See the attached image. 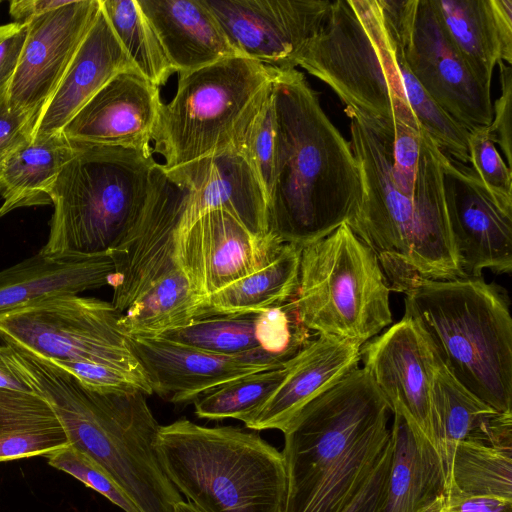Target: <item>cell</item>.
I'll use <instances>...</instances> for the list:
<instances>
[{
    "label": "cell",
    "instance_id": "obj_33",
    "mask_svg": "<svg viewBox=\"0 0 512 512\" xmlns=\"http://www.w3.org/2000/svg\"><path fill=\"white\" fill-rule=\"evenodd\" d=\"M451 485L472 496L512 500V446L460 442L453 458Z\"/></svg>",
    "mask_w": 512,
    "mask_h": 512
},
{
    "label": "cell",
    "instance_id": "obj_15",
    "mask_svg": "<svg viewBox=\"0 0 512 512\" xmlns=\"http://www.w3.org/2000/svg\"><path fill=\"white\" fill-rule=\"evenodd\" d=\"M100 7V0H69L28 22L26 40L8 91V103L13 110L36 122Z\"/></svg>",
    "mask_w": 512,
    "mask_h": 512
},
{
    "label": "cell",
    "instance_id": "obj_29",
    "mask_svg": "<svg viewBox=\"0 0 512 512\" xmlns=\"http://www.w3.org/2000/svg\"><path fill=\"white\" fill-rule=\"evenodd\" d=\"M78 144L62 134L31 139L0 164V218L26 206L50 203L49 192Z\"/></svg>",
    "mask_w": 512,
    "mask_h": 512
},
{
    "label": "cell",
    "instance_id": "obj_7",
    "mask_svg": "<svg viewBox=\"0 0 512 512\" xmlns=\"http://www.w3.org/2000/svg\"><path fill=\"white\" fill-rule=\"evenodd\" d=\"M78 144L49 192L48 257L108 255L145 210L158 169L153 155Z\"/></svg>",
    "mask_w": 512,
    "mask_h": 512
},
{
    "label": "cell",
    "instance_id": "obj_39",
    "mask_svg": "<svg viewBox=\"0 0 512 512\" xmlns=\"http://www.w3.org/2000/svg\"><path fill=\"white\" fill-rule=\"evenodd\" d=\"M46 457L50 466L73 476L124 512H139L104 469L71 444L51 452Z\"/></svg>",
    "mask_w": 512,
    "mask_h": 512
},
{
    "label": "cell",
    "instance_id": "obj_16",
    "mask_svg": "<svg viewBox=\"0 0 512 512\" xmlns=\"http://www.w3.org/2000/svg\"><path fill=\"white\" fill-rule=\"evenodd\" d=\"M283 244L272 234H253L224 210H211L177 234L175 258L202 298L262 268Z\"/></svg>",
    "mask_w": 512,
    "mask_h": 512
},
{
    "label": "cell",
    "instance_id": "obj_31",
    "mask_svg": "<svg viewBox=\"0 0 512 512\" xmlns=\"http://www.w3.org/2000/svg\"><path fill=\"white\" fill-rule=\"evenodd\" d=\"M69 444L45 398L34 391L0 389V462L47 456Z\"/></svg>",
    "mask_w": 512,
    "mask_h": 512
},
{
    "label": "cell",
    "instance_id": "obj_13",
    "mask_svg": "<svg viewBox=\"0 0 512 512\" xmlns=\"http://www.w3.org/2000/svg\"><path fill=\"white\" fill-rule=\"evenodd\" d=\"M400 52L426 93L468 131L489 127L493 119L490 89L473 75L448 40L430 0H418L410 34Z\"/></svg>",
    "mask_w": 512,
    "mask_h": 512
},
{
    "label": "cell",
    "instance_id": "obj_37",
    "mask_svg": "<svg viewBox=\"0 0 512 512\" xmlns=\"http://www.w3.org/2000/svg\"><path fill=\"white\" fill-rule=\"evenodd\" d=\"M231 148L249 162L264 187L267 199L274 152L272 83L242 120Z\"/></svg>",
    "mask_w": 512,
    "mask_h": 512
},
{
    "label": "cell",
    "instance_id": "obj_24",
    "mask_svg": "<svg viewBox=\"0 0 512 512\" xmlns=\"http://www.w3.org/2000/svg\"><path fill=\"white\" fill-rule=\"evenodd\" d=\"M432 444L445 473V487L457 445L475 440L512 446V412H500L472 394L448 371L441 359L431 395Z\"/></svg>",
    "mask_w": 512,
    "mask_h": 512
},
{
    "label": "cell",
    "instance_id": "obj_36",
    "mask_svg": "<svg viewBox=\"0 0 512 512\" xmlns=\"http://www.w3.org/2000/svg\"><path fill=\"white\" fill-rule=\"evenodd\" d=\"M396 54L406 97L418 124L443 153L466 164L469 162V131L426 93L411 74L403 55L397 50Z\"/></svg>",
    "mask_w": 512,
    "mask_h": 512
},
{
    "label": "cell",
    "instance_id": "obj_45",
    "mask_svg": "<svg viewBox=\"0 0 512 512\" xmlns=\"http://www.w3.org/2000/svg\"><path fill=\"white\" fill-rule=\"evenodd\" d=\"M69 0H12L9 14L14 22L28 23L32 19L65 5Z\"/></svg>",
    "mask_w": 512,
    "mask_h": 512
},
{
    "label": "cell",
    "instance_id": "obj_2",
    "mask_svg": "<svg viewBox=\"0 0 512 512\" xmlns=\"http://www.w3.org/2000/svg\"><path fill=\"white\" fill-rule=\"evenodd\" d=\"M272 98L268 232L303 248L354 217L363 197L360 168L302 72L277 68Z\"/></svg>",
    "mask_w": 512,
    "mask_h": 512
},
{
    "label": "cell",
    "instance_id": "obj_6",
    "mask_svg": "<svg viewBox=\"0 0 512 512\" xmlns=\"http://www.w3.org/2000/svg\"><path fill=\"white\" fill-rule=\"evenodd\" d=\"M171 483L202 512H282V452L258 433L186 418L160 425L155 443Z\"/></svg>",
    "mask_w": 512,
    "mask_h": 512
},
{
    "label": "cell",
    "instance_id": "obj_25",
    "mask_svg": "<svg viewBox=\"0 0 512 512\" xmlns=\"http://www.w3.org/2000/svg\"><path fill=\"white\" fill-rule=\"evenodd\" d=\"M430 2L452 46L490 89L496 64L512 63V0Z\"/></svg>",
    "mask_w": 512,
    "mask_h": 512
},
{
    "label": "cell",
    "instance_id": "obj_42",
    "mask_svg": "<svg viewBox=\"0 0 512 512\" xmlns=\"http://www.w3.org/2000/svg\"><path fill=\"white\" fill-rule=\"evenodd\" d=\"M392 452L390 438L372 472L341 512H378L390 473Z\"/></svg>",
    "mask_w": 512,
    "mask_h": 512
},
{
    "label": "cell",
    "instance_id": "obj_35",
    "mask_svg": "<svg viewBox=\"0 0 512 512\" xmlns=\"http://www.w3.org/2000/svg\"><path fill=\"white\" fill-rule=\"evenodd\" d=\"M288 362L280 368L240 377L198 397L195 414L210 420L233 418L246 422L280 385Z\"/></svg>",
    "mask_w": 512,
    "mask_h": 512
},
{
    "label": "cell",
    "instance_id": "obj_8",
    "mask_svg": "<svg viewBox=\"0 0 512 512\" xmlns=\"http://www.w3.org/2000/svg\"><path fill=\"white\" fill-rule=\"evenodd\" d=\"M297 66L327 84L348 116L420 127L378 0L331 1L320 29L297 55Z\"/></svg>",
    "mask_w": 512,
    "mask_h": 512
},
{
    "label": "cell",
    "instance_id": "obj_48",
    "mask_svg": "<svg viewBox=\"0 0 512 512\" xmlns=\"http://www.w3.org/2000/svg\"><path fill=\"white\" fill-rule=\"evenodd\" d=\"M2 2V0H0V3Z\"/></svg>",
    "mask_w": 512,
    "mask_h": 512
},
{
    "label": "cell",
    "instance_id": "obj_22",
    "mask_svg": "<svg viewBox=\"0 0 512 512\" xmlns=\"http://www.w3.org/2000/svg\"><path fill=\"white\" fill-rule=\"evenodd\" d=\"M138 71L101 7L61 82L36 120L31 139L61 134L64 127L114 76Z\"/></svg>",
    "mask_w": 512,
    "mask_h": 512
},
{
    "label": "cell",
    "instance_id": "obj_26",
    "mask_svg": "<svg viewBox=\"0 0 512 512\" xmlns=\"http://www.w3.org/2000/svg\"><path fill=\"white\" fill-rule=\"evenodd\" d=\"M174 72L242 56L203 0H137Z\"/></svg>",
    "mask_w": 512,
    "mask_h": 512
},
{
    "label": "cell",
    "instance_id": "obj_4",
    "mask_svg": "<svg viewBox=\"0 0 512 512\" xmlns=\"http://www.w3.org/2000/svg\"><path fill=\"white\" fill-rule=\"evenodd\" d=\"M390 413L363 367L307 403L283 431L282 512H341L390 441Z\"/></svg>",
    "mask_w": 512,
    "mask_h": 512
},
{
    "label": "cell",
    "instance_id": "obj_28",
    "mask_svg": "<svg viewBox=\"0 0 512 512\" xmlns=\"http://www.w3.org/2000/svg\"><path fill=\"white\" fill-rule=\"evenodd\" d=\"M109 255L48 257L40 252L0 270V312L54 294H79L112 283Z\"/></svg>",
    "mask_w": 512,
    "mask_h": 512
},
{
    "label": "cell",
    "instance_id": "obj_21",
    "mask_svg": "<svg viewBox=\"0 0 512 512\" xmlns=\"http://www.w3.org/2000/svg\"><path fill=\"white\" fill-rule=\"evenodd\" d=\"M166 171L188 191L177 234L203 213L224 210L253 234L269 235L264 187L246 158L235 149Z\"/></svg>",
    "mask_w": 512,
    "mask_h": 512
},
{
    "label": "cell",
    "instance_id": "obj_3",
    "mask_svg": "<svg viewBox=\"0 0 512 512\" xmlns=\"http://www.w3.org/2000/svg\"><path fill=\"white\" fill-rule=\"evenodd\" d=\"M0 362L48 401L69 443L103 468L139 512H174L183 499L158 460L160 425L145 393L89 388L51 362L5 343Z\"/></svg>",
    "mask_w": 512,
    "mask_h": 512
},
{
    "label": "cell",
    "instance_id": "obj_19",
    "mask_svg": "<svg viewBox=\"0 0 512 512\" xmlns=\"http://www.w3.org/2000/svg\"><path fill=\"white\" fill-rule=\"evenodd\" d=\"M153 393L172 403L195 401L240 377L280 368L287 362L264 351L227 356L159 336L127 335Z\"/></svg>",
    "mask_w": 512,
    "mask_h": 512
},
{
    "label": "cell",
    "instance_id": "obj_46",
    "mask_svg": "<svg viewBox=\"0 0 512 512\" xmlns=\"http://www.w3.org/2000/svg\"><path fill=\"white\" fill-rule=\"evenodd\" d=\"M0 389L32 392L33 390L16 376H14L8 369L0 362Z\"/></svg>",
    "mask_w": 512,
    "mask_h": 512
},
{
    "label": "cell",
    "instance_id": "obj_18",
    "mask_svg": "<svg viewBox=\"0 0 512 512\" xmlns=\"http://www.w3.org/2000/svg\"><path fill=\"white\" fill-rule=\"evenodd\" d=\"M440 358L418 322L407 316L360 348V361L386 399L432 443L431 395Z\"/></svg>",
    "mask_w": 512,
    "mask_h": 512
},
{
    "label": "cell",
    "instance_id": "obj_23",
    "mask_svg": "<svg viewBox=\"0 0 512 512\" xmlns=\"http://www.w3.org/2000/svg\"><path fill=\"white\" fill-rule=\"evenodd\" d=\"M361 346L318 335L288 362L287 372L265 404L246 422L254 431H284L295 415L343 376L359 367Z\"/></svg>",
    "mask_w": 512,
    "mask_h": 512
},
{
    "label": "cell",
    "instance_id": "obj_5",
    "mask_svg": "<svg viewBox=\"0 0 512 512\" xmlns=\"http://www.w3.org/2000/svg\"><path fill=\"white\" fill-rule=\"evenodd\" d=\"M405 294L450 374L500 412H512V318L503 293L481 277L422 280Z\"/></svg>",
    "mask_w": 512,
    "mask_h": 512
},
{
    "label": "cell",
    "instance_id": "obj_17",
    "mask_svg": "<svg viewBox=\"0 0 512 512\" xmlns=\"http://www.w3.org/2000/svg\"><path fill=\"white\" fill-rule=\"evenodd\" d=\"M445 204L461 270L481 277L512 270V212L503 209L474 170L442 155Z\"/></svg>",
    "mask_w": 512,
    "mask_h": 512
},
{
    "label": "cell",
    "instance_id": "obj_1",
    "mask_svg": "<svg viewBox=\"0 0 512 512\" xmlns=\"http://www.w3.org/2000/svg\"><path fill=\"white\" fill-rule=\"evenodd\" d=\"M349 118L363 197L347 224L376 255L391 291L465 277L446 210L443 152L422 128Z\"/></svg>",
    "mask_w": 512,
    "mask_h": 512
},
{
    "label": "cell",
    "instance_id": "obj_11",
    "mask_svg": "<svg viewBox=\"0 0 512 512\" xmlns=\"http://www.w3.org/2000/svg\"><path fill=\"white\" fill-rule=\"evenodd\" d=\"M119 318L111 302L78 294L48 295L0 312V339L51 363L99 364L149 382Z\"/></svg>",
    "mask_w": 512,
    "mask_h": 512
},
{
    "label": "cell",
    "instance_id": "obj_38",
    "mask_svg": "<svg viewBox=\"0 0 512 512\" xmlns=\"http://www.w3.org/2000/svg\"><path fill=\"white\" fill-rule=\"evenodd\" d=\"M468 154L472 169L492 198L512 212L511 169L495 147L488 127L469 131Z\"/></svg>",
    "mask_w": 512,
    "mask_h": 512
},
{
    "label": "cell",
    "instance_id": "obj_30",
    "mask_svg": "<svg viewBox=\"0 0 512 512\" xmlns=\"http://www.w3.org/2000/svg\"><path fill=\"white\" fill-rule=\"evenodd\" d=\"M301 251L296 244L284 243L262 268L202 297L195 319L260 313L292 300L298 288Z\"/></svg>",
    "mask_w": 512,
    "mask_h": 512
},
{
    "label": "cell",
    "instance_id": "obj_43",
    "mask_svg": "<svg viewBox=\"0 0 512 512\" xmlns=\"http://www.w3.org/2000/svg\"><path fill=\"white\" fill-rule=\"evenodd\" d=\"M28 23L11 22L0 25V101L8 91L16 72L26 40Z\"/></svg>",
    "mask_w": 512,
    "mask_h": 512
},
{
    "label": "cell",
    "instance_id": "obj_41",
    "mask_svg": "<svg viewBox=\"0 0 512 512\" xmlns=\"http://www.w3.org/2000/svg\"><path fill=\"white\" fill-rule=\"evenodd\" d=\"M418 512H512V500L472 496L451 485Z\"/></svg>",
    "mask_w": 512,
    "mask_h": 512
},
{
    "label": "cell",
    "instance_id": "obj_40",
    "mask_svg": "<svg viewBox=\"0 0 512 512\" xmlns=\"http://www.w3.org/2000/svg\"><path fill=\"white\" fill-rule=\"evenodd\" d=\"M499 79L501 94L495 101L493 119L488 132L494 143H497L507 161L512 167V140H511V106H512V69L510 65L499 61Z\"/></svg>",
    "mask_w": 512,
    "mask_h": 512
},
{
    "label": "cell",
    "instance_id": "obj_47",
    "mask_svg": "<svg viewBox=\"0 0 512 512\" xmlns=\"http://www.w3.org/2000/svg\"><path fill=\"white\" fill-rule=\"evenodd\" d=\"M174 512H202L196 508L192 503L185 502L184 500L179 501L174 506Z\"/></svg>",
    "mask_w": 512,
    "mask_h": 512
},
{
    "label": "cell",
    "instance_id": "obj_9",
    "mask_svg": "<svg viewBox=\"0 0 512 512\" xmlns=\"http://www.w3.org/2000/svg\"><path fill=\"white\" fill-rule=\"evenodd\" d=\"M390 292L376 255L344 223L302 248L292 301L310 331L362 346L392 323Z\"/></svg>",
    "mask_w": 512,
    "mask_h": 512
},
{
    "label": "cell",
    "instance_id": "obj_10",
    "mask_svg": "<svg viewBox=\"0 0 512 512\" xmlns=\"http://www.w3.org/2000/svg\"><path fill=\"white\" fill-rule=\"evenodd\" d=\"M276 73L277 67L245 56L178 73L176 93L162 104L152 141L164 169L231 148L242 120Z\"/></svg>",
    "mask_w": 512,
    "mask_h": 512
},
{
    "label": "cell",
    "instance_id": "obj_44",
    "mask_svg": "<svg viewBox=\"0 0 512 512\" xmlns=\"http://www.w3.org/2000/svg\"><path fill=\"white\" fill-rule=\"evenodd\" d=\"M35 121L13 110L8 98L0 101V164L17 148L31 140Z\"/></svg>",
    "mask_w": 512,
    "mask_h": 512
},
{
    "label": "cell",
    "instance_id": "obj_20",
    "mask_svg": "<svg viewBox=\"0 0 512 512\" xmlns=\"http://www.w3.org/2000/svg\"><path fill=\"white\" fill-rule=\"evenodd\" d=\"M162 104L158 86L138 71L121 72L87 102L61 134L74 143L153 155L151 142Z\"/></svg>",
    "mask_w": 512,
    "mask_h": 512
},
{
    "label": "cell",
    "instance_id": "obj_27",
    "mask_svg": "<svg viewBox=\"0 0 512 512\" xmlns=\"http://www.w3.org/2000/svg\"><path fill=\"white\" fill-rule=\"evenodd\" d=\"M391 413L392 460L378 512H418L444 489L443 465L416 424L398 408Z\"/></svg>",
    "mask_w": 512,
    "mask_h": 512
},
{
    "label": "cell",
    "instance_id": "obj_34",
    "mask_svg": "<svg viewBox=\"0 0 512 512\" xmlns=\"http://www.w3.org/2000/svg\"><path fill=\"white\" fill-rule=\"evenodd\" d=\"M115 36L138 72L160 87L174 73L137 0H100Z\"/></svg>",
    "mask_w": 512,
    "mask_h": 512
},
{
    "label": "cell",
    "instance_id": "obj_14",
    "mask_svg": "<svg viewBox=\"0 0 512 512\" xmlns=\"http://www.w3.org/2000/svg\"><path fill=\"white\" fill-rule=\"evenodd\" d=\"M231 45L266 65L293 69L318 32L330 0H203Z\"/></svg>",
    "mask_w": 512,
    "mask_h": 512
},
{
    "label": "cell",
    "instance_id": "obj_12",
    "mask_svg": "<svg viewBox=\"0 0 512 512\" xmlns=\"http://www.w3.org/2000/svg\"><path fill=\"white\" fill-rule=\"evenodd\" d=\"M187 193V188L160 164L145 210L108 254L114 265L111 303L120 316L179 267L175 244Z\"/></svg>",
    "mask_w": 512,
    "mask_h": 512
},
{
    "label": "cell",
    "instance_id": "obj_32",
    "mask_svg": "<svg viewBox=\"0 0 512 512\" xmlns=\"http://www.w3.org/2000/svg\"><path fill=\"white\" fill-rule=\"evenodd\" d=\"M200 302L201 296L178 267L121 315L119 326L126 335L158 336L193 321Z\"/></svg>",
    "mask_w": 512,
    "mask_h": 512
}]
</instances>
